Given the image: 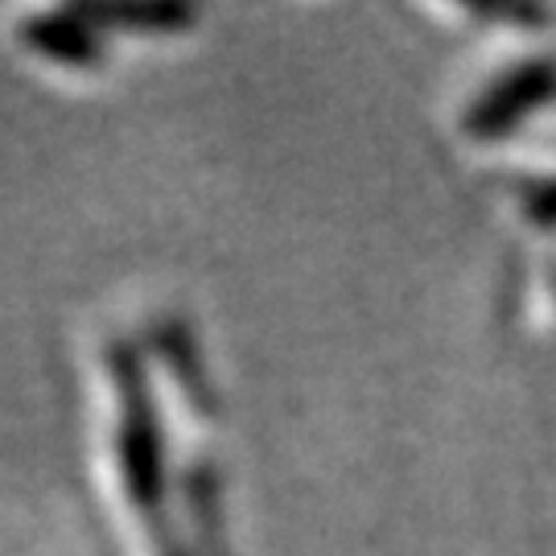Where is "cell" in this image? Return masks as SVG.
<instances>
[]
</instances>
